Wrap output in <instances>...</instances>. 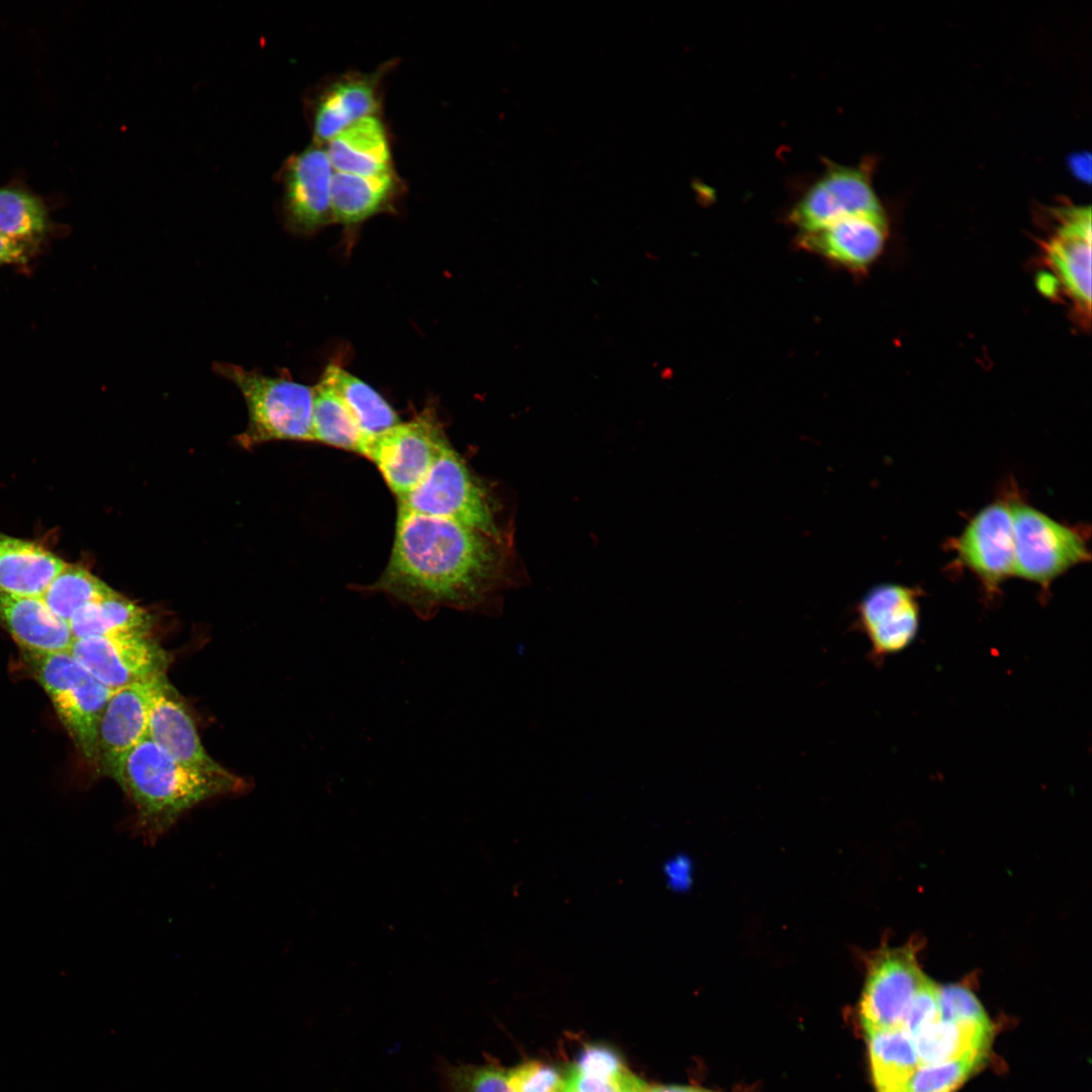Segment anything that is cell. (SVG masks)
<instances>
[{"label":"cell","mask_w":1092,"mask_h":1092,"mask_svg":"<svg viewBox=\"0 0 1092 1092\" xmlns=\"http://www.w3.org/2000/svg\"><path fill=\"white\" fill-rule=\"evenodd\" d=\"M397 188L393 170L368 176L337 172L331 186L333 218L347 224L362 221L384 209Z\"/></svg>","instance_id":"cell-22"},{"label":"cell","mask_w":1092,"mask_h":1092,"mask_svg":"<svg viewBox=\"0 0 1092 1092\" xmlns=\"http://www.w3.org/2000/svg\"><path fill=\"white\" fill-rule=\"evenodd\" d=\"M23 654L75 746L90 764L96 765L98 725L112 692L69 652Z\"/></svg>","instance_id":"cell-5"},{"label":"cell","mask_w":1092,"mask_h":1092,"mask_svg":"<svg viewBox=\"0 0 1092 1092\" xmlns=\"http://www.w3.org/2000/svg\"><path fill=\"white\" fill-rule=\"evenodd\" d=\"M312 441L366 456L369 440L338 394L321 381L313 387Z\"/></svg>","instance_id":"cell-27"},{"label":"cell","mask_w":1092,"mask_h":1092,"mask_svg":"<svg viewBox=\"0 0 1092 1092\" xmlns=\"http://www.w3.org/2000/svg\"><path fill=\"white\" fill-rule=\"evenodd\" d=\"M507 1075L513 1092H560L564 1083L556 1068L538 1061L523 1063Z\"/></svg>","instance_id":"cell-32"},{"label":"cell","mask_w":1092,"mask_h":1092,"mask_svg":"<svg viewBox=\"0 0 1092 1092\" xmlns=\"http://www.w3.org/2000/svg\"><path fill=\"white\" fill-rule=\"evenodd\" d=\"M991 1037V1022L939 1018L922 1028L913 1039L920 1066H926L986 1054Z\"/></svg>","instance_id":"cell-23"},{"label":"cell","mask_w":1092,"mask_h":1092,"mask_svg":"<svg viewBox=\"0 0 1092 1092\" xmlns=\"http://www.w3.org/2000/svg\"><path fill=\"white\" fill-rule=\"evenodd\" d=\"M327 154L332 167L342 173L368 176L392 170L387 132L374 115L357 120L330 140Z\"/></svg>","instance_id":"cell-21"},{"label":"cell","mask_w":1092,"mask_h":1092,"mask_svg":"<svg viewBox=\"0 0 1092 1092\" xmlns=\"http://www.w3.org/2000/svg\"><path fill=\"white\" fill-rule=\"evenodd\" d=\"M938 1005L940 1019L990 1022L983 1006L967 987L960 985L939 987Z\"/></svg>","instance_id":"cell-33"},{"label":"cell","mask_w":1092,"mask_h":1092,"mask_svg":"<svg viewBox=\"0 0 1092 1092\" xmlns=\"http://www.w3.org/2000/svg\"><path fill=\"white\" fill-rule=\"evenodd\" d=\"M448 445L433 414L425 412L374 438L366 457L399 499L423 480Z\"/></svg>","instance_id":"cell-8"},{"label":"cell","mask_w":1092,"mask_h":1092,"mask_svg":"<svg viewBox=\"0 0 1092 1092\" xmlns=\"http://www.w3.org/2000/svg\"><path fill=\"white\" fill-rule=\"evenodd\" d=\"M888 235L883 212L858 213L800 234L799 247L835 266L863 271L882 254Z\"/></svg>","instance_id":"cell-15"},{"label":"cell","mask_w":1092,"mask_h":1092,"mask_svg":"<svg viewBox=\"0 0 1092 1092\" xmlns=\"http://www.w3.org/2000/svg\"><path fill=\"white\" fill-rule=\"evenodd\" d=\"M1000 496L979 510L951 538L947 549L956 567L969 571L979 581L987 600L1001 593L1002 584L1014 576L1012 484Z\"/></svg>","instance_id":"cell-7"},{"label":"cell","mask_w":1092,"mask_h":1092,"mask_svg":"<svg viewBox=\"0 0 1092 1092\" xmlns=\"http://www.w3.org/2000/svg\"><path fill=\"white\" fill-rule=\"evenodd\" d=\"M437 1071L441 1092H513L507 1071L493 1063L452 1064L440 1060Z\"/></svg>","instance_id":"cell-30"},{"label":"cell","mask_w":1092,"mask_h":1092,"mask_svg":"<svg viewBox=\"0 0 1092 1092\" xmlns=\"http://www.w3.org/2000/svg\"><path fill=\"white\" fill-rule=\"evenodd\" d=\"M986 1054L920 1066L895 1092H953L983 1063Z\"/></svg>","instance_id":"cell-31"},{"label":"cell","mask_w":1092,"mask_h":1092,"mask_svg":"<svg viewBox=\"0 0 1092 1092\" xmlns=\"http://www.w3.org/2000/svg\"><path fill=\"white\" fill-rule=\"evenodd\" d=\"M512 565L510 533L398 509L392 551L372 588L425 619L441 608L484 611L511 584Z\"/></svg>","instance_id":"cell-1"},{"label":"cell","mask_w":1092,"mask_h":1092,"mask_svg":"<svg viewBox=\"0 0 1092 1092\" xmlns=\"http://www.w3.org/2000/svg\"><path fill=\"white\" fill-rule=\"evenodd\" d=\"M322 381L343 400L370 443L400 423L397 414L378 392L343 368L329 365Z\"/></svg>","instance_id":"cell-26"},{"label":"cell","mask_w":1092,"mask_h":1092,"mask_svg":"<svg viewBox=\"0 0 1092 1092\" xmlns=\"http://www.w3.org/2000/svg\"><path fill=\"white\" fill-rule=\"evenodd\" d=\"M398 509L449 519L492 534H509L498 524V510L491 493L450 445L423 480L398 499Z\"/></svg>","instance_id":"cell-6"},{"label":"cell","mask_w":1092,"mask_h":1092,"mask_svg":"<svg viewBox=\"0 0 1092 1092\" xmlns=\"http://www.w3.org/2000/svg\"><path fill=\"white\" fill-rule=\"evenodd\" d=\"M213 370L232 381L245 398L249 422L237 436L242 447L278 440L312 441L313 388L231 363H215Z\"/></svg>","instance_id":"cell-3"},{"label":"cell","mask_w":1092,"mask_h":1092,"mask_svg":"<svg viewBox=\"0 0 1092 1092\" xmlns=\"http://www.w3.org/2000/svg\"><path fill=\"white\" fill-rule=\"evenodd\" d=\"M159 677L110 695L97 734L96 765L103 775L111 777L121 758L148 738L152 695Z\"/></svg>","instance_id":"cell-16"},{"label":"cell","mask_w":1092,"mask_h":1092,"mask_svg":"<svg viewBox=\"0 0 1092 1092\" xmlns=\"http://www.w3.org/2000/svg\"><path fill=\"white\" fill-rule=\"evenodd\" d=\"M565 1079L577 1092H618L619 1090V1081L610 1082L585 1077L577 1073L573 1067Z\"/></svg>","instance_id":"cell-37"},{"label":"cell","mask_w":1092,"mask_h":1092,"mask_svg":"<svg viewBox=\"0 0 1092 1092\" xmlns=\"http://www.w3.org/2000/svg\"><path fill=\"white\" fill-rule=\"evenodd\" d=\"M926 979L912 945L884 948L874 954L859 1001V1019L867 1036L899 1028Z\"/></svg>","instance_id":"cell-10"},{"label":"cell","mask_w":1092,"mask_h":1092,"mask_svg":"<svg viewBox=\"0 0 1092 1092\" xmlns=\"http://www.w3.org/2000/svg\"><path fill=\"white\" fill-rule=\"evenodd\" d=\"M327 151L312 146L293 156L283 176L284 211L288 224L310 232L331 222L333 170Z\"/></svg>","instance_id":"cell-14"},{"label":"cell","mask_w":1092,"mask_h":1092,"mask_svg":"<svg viewBox=\"0 0 1092 1092\" xmlns=\"http://www.w3.org/2000/svg\"><path fill=\"white\" fill-rule=\"evenodd\" d=\"M0 625L23 652H69L74 641L68 622L57 617L41 597L0 590Z\"/></svg>","instance_id":"cell-18"},{"label":"cell","mask_w":1092,"mask_h":1092,"mask_svg":"<svg viewBox=\"0 0 1092 1092\" xmlns=\"http://www.w3.org/2000/svg\"><path fill=\"white\" fill-rule=\"evenodd\" d=\"M883 212L864 168L829 164L789 212L800 234L858 213Z\"/></svg>","instance_id":"cell-13"},{"label":"cell","mask_w":1092,"mask_h":1092,"mask_svg":"<svg viewBox=\"0 0 1092 1092\" xmlns=\"http://www.w3.org/2000/svg\"><path fill=\"white\" fill-rule=\"evenodd\" d=\"M115 593L116 590L87 567L67 562L50 583L41 599L57 617L69 622L79 609Z\"/></svg>","instance_id":"cell-29"},{"label":"cell","mask_w":1092,"mask_h":1092,"mask_svg":"<svg viewBox=\"0 0 1092 1092\" xmlns=\"http://www.w3.org/2000/svg\"><path fill=\"white\" fill-rule=\"evenodd\" d=\"M938 990L928 977L908 1006L899 1028L914 1037L922 1028L940 1018Z\"/></svg>","instance_id":"cell-35"},{"label":"cell","mask_w":1092,"mask_h":1092,"mask_svg":"<svg viewBox=\"0 0 1092 1092\" xmlns=\"http://www.w3.org/2000/svg\"><path fill=\"white\" fill-rule=\"evenodd\" d=\"M922 592L900 583H880L868 590L855 608V629L869 641L868 658L882 665L915 641L920 628Z\"/></svg>","instance_id":"cell-11"},{"label":"cell","mask_w":1092,"mask_h":1092,"mask_svg":"<svg viewBox=\"0 0 1092 1092\" xmlns=\"http://www.w3.org/2000/svg\"><path fill=\"white\" fill-rule=\"evenodd\" d=\"M647 1086L640 1078L626 1071L619 1080L618 1092H646Z\"/></svg>","instance_id":"cell-38"},{"label":"cell","mask_w":1092,"mask_h":1092,"mask_svg":"<svg viewBox=\"0 0 1092 1092\" xmlns=\"http://www.w3.org/2000/svg\"><path fill=\"white\" fill-rule=\"evenodd\" d=\"M867 1037L876 1091L895 1092L920 1067L913 1037L901 1028Z\"/></svg>","instance_id":"cell-28"},{"label":"cell","mask_w":1092,"mask_h":1092,"mask_svg":"<svg viewBox=\"0 0 1092 1092\" xmlns=\"http://www.w3.org/2000/svg\"><path fill=\"white\" fill-rule=\"evenodd\" d=\"M67 564L42 544L0 532V590L41 597Z\"/></svg>","instance_id":"cell-19"},{"label":"cell","mask_w":1092,"mask_h":1092,"mask_svg":"<svg viewBox=\"0 0 1092 1092\" xmlns=\"http://www.w3.org/2000/svg\"><path fill=\"white\" fill-rule=\"evenodd\" d=\"M560 1092H577V1091L570 1085V1083L566 1079H564V1083H563V1086H562Z\"/></svg>","instance_id":"cell-41"},{"label":"cell","mask_w":1092,"mask_h":1092,"mask_svg":"<svg viewBox=\"0 0 1092 1092\" xmlns=\"http://www.w3.org/2000/svg\"><path fill=\"white\" fill-rule=\"evenodd\" d=\"M646 1092H711L696 1087L676 1085L647 1086Z\"/></svg>","instance_id":"cell-40"},{"label":"cell","mask_w":1092,"mask_h":1092,"mask_svg":"<svg viewBox=\"0 0 1092 1092\" xmlns=\"http://www.w3.org/2000/svg\"><path fill=\"white\" fill-rule=\"evenodd\" d=\"M69 653L111 692L165 675L170 663L168 652L151 633L77 639Z\"/></svg>","instance_id":"cell-9"},{"label":"cell","mask_w":1092,"mask_h":1092,"mask_svg":"<svg viewBox=\"0 0 1092 1092\" xmlns=\"http://www.w3.org/2000/svg\"><path fill=\"white\" fill-rule=\"evenodd\" d=\"M110 778L133 805L135 834L147 843H155L198 804L247 788L231 771L210 774L179 762L149 737L121 758Z\"/></svg>","instance_id":"cell-2"},{"label":"cell","mask_w":1092,"mask_h":1092,"mask_svg":"<svg viewBox=\"0 0 1092 1092\" xmlns=\"http://www.w3.org/2000/svg\"><path fill=\"white\" fill-rule=\"evenodd\" d=\"M73 639L151 633L154 619L119 593L79 609L68 622Z\"/></svg>","instance_id":"cell-24"},{"label":"cell","mask_w":1092,"mask_h":1092,"mask_svg":"<svg viewBox=\"0 0 1092 1092\" xmlns=\"http://www.w3.org/2000/svg\"><path fill=\"white\" fill-rule=\"evenodd\" d=\"M1056 234L1043 244V259L1050 276L1042 277L1041 290L1051 295L1060 290L1078 316L1089 324L1091 311V215L1089 208L1068 210Z\"/></svg>","instance_id":"cell-12"},{"label":"cell","mask_w":1092,"mask_h":1092,"mask_svg":"<svg viewBox=\"0 0 1092 1092\" xmlns=\"http://www.w3.org/2000/svg\"><path fill=\"white\" fill-rule=\"evenodd\" d=\"M1014 576L1049 593L1052 583L1070 569L1090 560L1086 526L1062 523L1022 499L1012 497Z\"/></svg>","instance_id":"cell-4"},{"label":"cell","mask_w":1092,"mask_h":1092,"mask_svg":"<svg viewBox=\"0 0 1092 1092\" xmlns=\"http://www.w3.org/2000/svg\"><path fill=\"white\" fill-rule=\"evenodd\" d=\"M148 737L174 759L216 775L230 772L205 750L195 724L166 674L155 684Z\"/></svg>","instance_id":"cell-17"},{"label":"cell","mask_w":1092,"mask_h":1092,"mask_svg":"<svg viewBox=\"0 0 1092 1092\" xmlns=\"http://www.w3.org/2000/svg\"><path fill=\"white\" fill-rule=\"evenodd\" d=\"M573 1068L582 1076L610 1082H618L628 1071L619 1055L604 1044L585 1045Z\"/></svg>","instance_id":"cell-34"},{"label":"cell","mask_w":1092,"mask_h":1092,"mask_svg":"<svg viewBox=\"0 0 1092 1092\" xmlns=\"http://www.w3.org/2000/svg\"><path fill=\"white\" fill-rule=\"evenodd\" d=\"M0 234L42 252L55 225L40 197L20 187L0 186Z\"/></svg>","instance_id":"cell-25"},{"label":"cell","mask_w":1092,"mask_h":1092,"mask_svg":"<svg viewBox=\"0 0 1092 1092\" xmlns=\"http://www.w3.org/2000/svg\"><path fill=\"white\" fill-rule=\"evenodd\" d=\"M41 254L40 251L16 243L0 234V267L16 266L28 269L31 263Z\"/></svg>","instance_id":"cell-36"},{"label":"cell","mask_w":1092,"mask_h":1092,"mask_svg":"<svg viewBox=\"0 0 1092 1092\" xmlns=\"http://www.w3.org/2000/svg\"><path fill=\"white\" fill-rule=\"evenodd\" d=\"M1072 170L1075 171L1076 176L1082 179L1090 178V157L1088 155H1077L1071 160Z\"/></svg>","instance_id":"cell-39"},{"label":"cell","mask_w":1092,"mask_h":1092,"mask_svg":"<svg viewBox=\"0 0 1092 1092\" xmlns=\"http://www.w3.org/2000/svg\"><path fill=\"white\" fill-rule=\"evenodd\" d=\"M378 107L376 76L351 75L337 80L316 102L313 116L316 141L329 142L357 120L373 115Z\"/></svg>","instance_id":"cell-20"}]
</instances>
